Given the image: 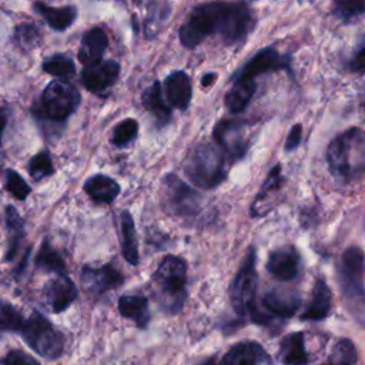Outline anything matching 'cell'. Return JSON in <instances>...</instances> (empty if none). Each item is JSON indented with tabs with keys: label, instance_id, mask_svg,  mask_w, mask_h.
Segmentation results:
<instances>
[{
	"label": "cell",
	"instance_id": "obj_22",
	"mask_svg": "<svg viewBox=\"0 0 365 365\" xmlns=\"http://www.w3.org/2000/svg\"><path fill=\"white\" fill-rule=\"evenodd\" d=\"M34 9L47 21V24L57 31L68 29L77 17V9L74 6L51 7L44 3H34Z\"/></svg>",
	"mask_w": 365,
	"mask_h": 365
},
{
	"label": "cell",
	"instance_id": "obj_30",
	"mask_svg": "<svg viewBox=\"0 0 365 365\" xmlns=\"http://www.w3.org/2000/svg\"><path fill=\"white\" fill-rule=\"evenodd\" d=\"M44 73L57 77V78H64V81H67L68 78H71L76 74V66L73 63V60L66 56V54H53L50 57H47L43 64H41Z\"/></svg>",
	"mask_w": 365,
	"mask_h": 365
},
{
	"label": "cell",
	"instance_id": "obj_7",
	"mask_svg": "<svg viewBox=\"0 0 365 365\" xmlns=\"http://www.w3.org/2000/svg\"><path fill=\"white\" fill-rule=\"evenodd\" d=\"M365 134L359 128H349L335 137L327 148V163L331 174L339 181H348L354 175L352 170V151Z\"/></svg>",
	"mask_w": 365,
	"mask_h": 365
},
{
	"label": "cell",
	"instance_id": "obj_27",
	"mask_svg": "<svg viewBox=\"0 0 365 365\" xmlns=\"http://www.w3.org/2000/svg\"><path fill=\"white\" fill-rule=\"evenodd\" d=\"M121 251L125 261L131 265L138 264V244L135 225L131 214L128 211L121 212Z\"/></svg>",
	"mask_w": 365,
	"mask_h": 365
},
{
	"label": "cell",
	"instance_id": "obj_3",
	"mask_svg": "<svg viewBox=\"0 0 365 365\" xmlns=\"http://www.w3.org/2000/svg\"><path fill=\"white\" fill-rule=\"evenodd\" d=\"M187 264L175 255H165L155 272L153 274V285L157 298L164 309L177 312L181 309L185 299Z\"/></svg>",
	"mask_w": 365,
	"mask_h": 365
},
{
	"label": "cell",
	"instance_id": "obj_38",
	"mask_svg": "<svg viewBox=\"0 0 365 365\" xmlns=\"http://www.w3.org/2000/svg\"><path fill=\"white\" fill-rule=\"evenodd\" d=\"M153 10H150V17L145 21V33L148 37L155 36V33L160 30V26L164 20H167L170 14L168 4L165 3H155L153 4Z\"/></svg>",
	"mask_w": 365,
	"mask_h": 365
},
{
	"label": "cell",
	"instance_id": "obj_21",
	"mask_svg": "<svg viewBox=\"0 0 365 365\" xmlns=\"http://www.w3.org/2000/svg\"><path fill=\"white\" fill-rule=\"evenodd\" d=\"M262 305L271 315L289 318L297 312L299 307V298L291 292L272 289L264 295Z\"/></svg>",
	"mask_w": 365,
	"mask_h": 365
},
{
	"label": "cell",
	"instance_id": "obj_24",
	"mask_svg": "<svg viewBox=\"0 0 365 365\" xmlns=\"http://www.w3.org/2000/svg\"><path fill=\"white\" fill-rule=\"evenodd\" d=\"M257 84L252 80L234 78L231 88L225 94V107L231 114H238L245 110L255 93Z\"/></svg>",
	"mask_w": 365,
	"mask_h": 365
},
{
	"label": "cell",
	"instance_id": "obj_26",
	"mask_svg": "<svg viewBox=\"0 0 365 365\" xmlns=\"http://www.w3.org/2000/svg\"><path fill=\"white\" fill-rule=\"evenodd\" d=\"M6 227H7V234H9L6 261H13L19 252L21 240L26 235L24 221L13 205L6 207Z\"/></svg>",
	"mask_w": 365,
	"mask_h": 365
},
{
	"label": "cell",
	"instance_id": "obj_12",
	"mask_svg": "<svg viewBox=\"0 0 365 365\" xmlns=\"http://www.w3.org/2000/svg\"><path fill=\"white\" fill-rule=\"evenodd\" d=\"M80 281L87 292L98 295L120 287L124 277L113 264H106L98 268L86 265L81 268Z\"/></svg>",
	"mask_w": 365,
	"mask_h": 365
},
{
	"label": "cell",
	"instance_id": "obj_18",
	"mask_svg": "<svg viewBox=\"0 0 365 365\" xmlns=\"http://www.w3.org/2000/svg\"><path fill=\"white\" fill-rule=\"evenodd\" d=\"M164 90L168 103L178 108L187 110L191 101V80L184 71H173L164 81Z\"/></svg>",
	"mask_w": 365,
	"mask_h": 365
},
{
	"label": "cell",
	"instance_id": "obj_39",
	"mask_svg": "<svg viewBox=\"0 0 365 365\" xmlns=\"http://www.w3.org/2000/svg\"><path fill=\"white\" fill-rule=\"evenodd\" d=\"M281 181H282V177H281V164H277L268 174V177L265 178L264 184L261 185L257 197H255V201L252 204V207H255L257 204H259L264 198H267V195L271 192V191H275L281 187Z\"/></svg>",
	"mask_w": 365,
	"mask_h": 365
},
{
	"label": "cell",
	"instance_id": "obj_17",
	"mask_svg": "<svg viewBox=\"0 0 365 365\" xmlns=\"http://www.w3.org/2000/svg\"><path fill=\"white\" fill-rule=\"evenodd\" d=\"M108 46V37L101 27H93L87 30L81 37L78 48V60L84 66H90L101 61V57Z\"/></svg>",
	"mask_w": 365,
	"mask_h": 365
},
{
	"label": "cell",
	"instance_id": "obj_43",
	"mask_svg": "<svg viewBox=\"0 0 365 365\" xmlns=\"http://www.w3.org/2000/svg\"><path fill=\"white\" fill-rule=\"evenodd\" d=\"M7 120H9V108L0 107V145H1V138H3V133L6 128Z\"/></svg>",
	"mask_w": 365,
	"mask_h": 365
},
{
	"label": "cell",
	"instance_id": "obj_31",
	"mask_svg": "<svg viewBox=\"0 0 365 365\" xmlns=\"http://www.w3.org/2000/svg\"><path fill=\"white\" fill-rule=\"evenodd\" d=\"M24 319L23 314L14 305L0 299V332H20Z\"/></svg>",
	"mask_w": 365,
	"mask_h": 365
},
{
	"label": "cell",
	"instance_id": "obj_11",
	"mask_svg": "<svg viewBox=\"0 0 365 365\" xmlns=\"http://www.w3.org/2000/svg\"><path fill=\"white\" fill-rule=\"evenodd\" d=\"M244 120H222L214 128V140L231 160H240L247 151Z\"/></svg>",
	"mask_w": 365,
	"mask_h": 365
},
{
	"label": "cell",
	"instance_id": "obj_5",
	"mask_svg": "<svg viewBox=\"0 0 365 365\" xmlns=\"http://www.w3.org/2000/svg\"><path fill=\"white\" fill-rule=\"evenodd\" d=\"M80 100V93L71 83L53 80L43 90L40 103L33 107V113L44 121L64 123L77 110Z\"/></svg>",
	"mask_w": 365,
	"mask_h": 365
},
{
	"label": "cell",
	"instance_id": "obj_2",
	"mask_svg": "<svg viewBox=\"0 0 365 365\" xmlns=\"http://www.w3.org/2000/svg\"><path fill=\"white\" fill-rule=\"evenodd\" d=\"M336 279L344 304L354 319L365 327V254L359 247H348L336 267Z\"/></svg>",
	"mask_w": 365,
	"mask_h": 365
},
{
	"label": "cell",
	"instance_id": "obj_14",
	"mask_svg": "<svg viewBox=\"0 0 365 365\" xmlns=\"http://www.w3.org/2000/svg\"><path fill=\"white\" fill-rule=\"evenodd\" d=\"M44 299L54 314L66 311L77 298L78 291L76 284L68 278L67 274L56 275L48 279L43 289Z\"/></svg>",
	"mask_w": 365,
	"mask_h": 365
},
{
	"label": "cell",
	"instance_id": "obj_46",
	"mask_svg": "<svg viewBox=\"0 0 365 365\" xmlns=\"http://www.w3.org/2000/svg\"><path fill=\"white\" fill-rule=\"evenodd\" d=\"M324 365H328V364H324Z\"/></svg>",
	"mask_w": 365,
	"mask_h": 365
},
{
	"label": "cell",
	"instance_id": "obj_40",
	"mask_svg": "<svg viewBox=\"0 0 365 365\" xmlns=\"http://www.w3.org/2000/svg\"><path fill=\"white\" fill-rule=\"evenodd\" d=\"M0 365H40V364L27 352L20 349H13L0 359Z\"/></svg>",
	"mask_w": 365,
	"mask_h": 365
},
{
	"label": "cell",
	"instance_id": "obj_34",
	"mask_svg": "<svg viewBox=\"0 0 365 365\" xmlns=\"http://www.w3.org/2000/svg\"><path fill=\"white\" fill-rule=\"evenodd\" d=\"M40 40H41V33H40V30L36 26H33L30 23H23V24L16 27L14 41L23 50L29 51V50L37 47Z\"/></svg>",
	"mask_w": 365,
	"mask_h": 365
},
{
	"label": "cell",
	"instance_id": "obj_41",
	"mask_svg": "<svg viewBox=\"0 0 365 365\" xmlns=\"http://www.w3.org/2000/svg\"><path fill=\"white\" fill-rule=\"evenodd\" d=\"M301 140H302V125L301 124H295L288 137H287V141H285V150L287 151H291V150H295L299 144H301Z\"/></svg>",
	"mask_w": 365,
	"mask_h": 365
},
{
	"label": "cell",
	"instance_id": "obj_44",
	"mask_svg": "<svg viewBox=\"0 0 365 365\" xmlns=\"http://www.w3.org/2000/svg\"><path fill=\"white\" fill-rule=\"evenodd\" d=\"M215 77H217V76H215V74H211V73L205 74V76L202 77V86H204V87H208L210 84L214 83V78H215Z\"/></svg>",
	"mask_w": 365,
	"mask_h": 365
},
{
	"label": "cell",
	"instance_id": "obj_20",
	"mask_svg": "<svg viewBox=\"0 0 365 365\" xmlns=\"http://www.w3.org/2000/svg\"><path fill=\"white\" fill-rule=\"evenodd\" d=\"M331 309V291L327 282L319 278L317 279L314 289H312V297L311 301L301 315V319L305 321H321L328 317Z\"/></svg>",
	"mask_w": 365,
	"mask_h": 365
},
{
	"label": "cell",
	"instance_id": "obj_33",
	"mask_svg": "<svg viewBox=\"0 0 365 365\" xmlns=\"http://www.w3.org/2000/svg\"><path fill=\"white\" fill-rule=\"evenodd\" d=\"M356 359L358 354L352 341L342 338L335 344L328 365H355Z\"/></svg>",
	"mask_w": 365,
	"mask_h": 365
},
{
	"label": "cell",
	"instance_id": "obj_4",
	"mask_svg": "<svg viewBox=\"0 0 365 365\" xmlns=\"http://www.w3.org/2000/svg\"><path fill=\"white\" fill-rule=\"evenodd\" d=\"M184 171L188 180L197 187L204 190L214 188L225 178L224 153L215 144H200L188 154Z\"/></svg>",
	"mask_w": 365,
	"mask_h": 365
},
{
	"label": "cell",
	"instance_id": "obj_28",
	"mask_svg": "<svg viewBox=\"0 0 365 365\" xmlns=\"http://www.w3.org/2000/svg\"><path fill=\"white\" fill-rule=\"evenodd\" d=\"M141 101H143V106L145 107V110L150 111L157 118L158 123L164 124L170 120L171 111L163 98V91H161V86L158 81H154L150 87H147L143 91Z\"/></svg>",
	"mask_w": 365,
	"mask_h": 365
},
{
	"label": "cell",
	"instance_id": "obj_16",
	"mask_svg": "<svg viewBox=\"0 0 365 365\" xmlns=\"http://www.w3.org/2000/svg\"><path fill=\"white\" fill-rule=\"evenodd\" d=\"M268 359L269 356L259 344L245 341L234 345L224 355L220 365H262Z\"/></svg>",
	"mask_w": 365,
	"mask_h": 365
},
{
	"label": "cell",
	"instance_id": "obj_35",
	"mask_svg": "<svg viewBox=\"0 0 365 365\" xmlns=\"http://www.w3.org/2000/svg\"><path fill=\"white\" fill-rule=\"evenodd\" d=\"M137 133H138V123L134 118H125L114 127L111 143L115 147H124L137 137Z\"/></svg>",
	"mask_w": 365,
	"mask_h": 365
},
{
	"label": "cell",
	"instance_id": "obj_6",
	"mask_svg": "<svg viewBox=\"0 0 365 365\" xmlns=\"http://www.w3.org/2000/svg\"><path fill=\"white\" fill-rule=\"evenodd\" d=\"M24 342L40 356L46 359H57L64 349L63 334L38 311H33L19 332Z\"/></svg>",
	"mask_w": 365,
	"mask_h": 365
},
{
	"label": "cell",
	"instance_id": "obj_19",
	"mask_svg": "<svg viewBox=\"0 0 365 365\" xmlns=\"http://www.w3.org/2000/svg\"><path fill=\"white\" fill-rule=\"evenodd\" d=\"M84 191L97 204H110L120 194L118 182L104 174H96L86 180Z\"/></svg>",
	"mask_w": 365,
	"mask_h": 365
},
{
	"label": "cell",
	"instance_id": "obj_8",
	"mask_svg": "<svg viewBox=\"0 0 365 365\" xmlns=\"http://www.w3.org/2000/svg\"><path fill=\"white\" fill-rule=\"evenodd\" d=\"M255 250L250 248L231 285V302L238 315H245L255 308L254 297L257 287Z\"/></svg>",
	"mask_w": 365,
	"mask_h": 365
},
{
	"label": "cell",
	"instance_id": "obj_13",
	"mask_svg": "<svg viewBox=\"0 0 365 365\" xmlns=\"http://www.w3.org/2000/svg\"><path fill=\"white\" fill-rule=\"evenodd\" d=\"M118 74L120 64L114 60H104L86 66L81 73V81L88 91L103 94L115 83Z\"/></svg>",
	"mask_w": 365,
	"mask_h": 365
},
{
	"label": "cell",
	"instance_id": "obj_37",
	"mask_svg": "<svg viewBox=\"0 0 365 365\" xmlns=\"http://www.w3.org/2000/svg\"><path fill=\"white\" fill-rule=\"evenodd\" d=\"M365 13V1H335L334 14L342 21H351L352 19Z\"/></svg>",
	"mask_w": 365,
	"mask_h": 365
},
{
	"label": "cell",
	"instance_id": "obj_1",
	"mask_svg": "<svg viewBox=\"0 0 365 365\" xmlns=\"http://www.w3.org/2000/svg\"><path fill=\"white\" fill-rule=\"evenodd\" d=\"M254 13L245 3L212 1L195 6L178 30L182 46L192 48L218 33L225 46L242 43L254 27Z\"/></svg>",
	"mask_w": 365,
	"mask_h": 365
},
{
	"label": "cell",
	"instance_id": "obj_36",
	"mask_svg": "<svg viewBox=\"0 0 365 365\" xmlns=\"http://www.w3.org/2000/svg\"><path fill=\"white\" fill-rule=\"evenodd\" d=\"M6 190L20 201L26 200L31 192L30 185L24 181V178L16 170L6 171Z\"/></svg>",
	"mask_w": 365,
	"mask_h": 365
},
{
	"label": "cell",
	"instance_id": "obj_25",
	"mask_svg": "<svg viewBox=\"0 0 365 365\" xmlns=\"http://www.w3.org/2000/svg\"><path fill=\"white\" fill-rule=\"evenodd\" d=\"M278 354L284 365H307L308 355L304 346V334L294 332L285 335L279 344Z\"/></svg>",
	"mask_w": 365,
	"mask_h": 365
},
{
	"label": "cell",
	"instance_id": "obj_29",
	"mask_svg": "<svg viewBox=\"0 0 365 365\" xmlns=\"http://www.w3.org/2000/svg\"><path fill=\"white\" fill-rule=\"evenodd\" d=\"M34 262H36L37 268H41L46 272H54L56 275L67 274L64 259L61 258L58 251L51 247L48 240H44L41 242Z\"/></svg>",
	"mask_w": 365,
	"mask_h": 365
},
{
	"label": "cell",
	"instance_id": "obj_45",
	"mask_svg": "<svg viewBox=\"0 0 365 365\" xmlns=\"http://www.w3.org/2000/svg\"><path fill=\"white\" fill-rule=\"evenodd\" d=\"M201 365H218L217 362H215V359H212V358H210V359H207L204 364H201Z\"/></svg>",
	"mask_w": 365,
	"mask_h": 365
},
{
	"label": "cell",
	"instance_id": "obj_42",
	"mask_svg": "<svg viewBox=\"0 0 365 365\" xmlns=\"http://www.w3.org/2000/svg\"><path fill=\"white\" fill-rule=\"evenodd\" d=\"M349 68L352 71H359L364 73L365 71V44L356 51V54L354 56V58L349 63Z\"/></svg>",
	"mask_w": 365,
	"mask_h": 365
},
{
	"label": "cell",
	"instance_id": "obj_9",
	"mask_svg": "<svg viewBox=\"0 0 365 365\" xmlns=\"http://www.w3.org/2000/svg\"><path fill=\"white\" fill-rule=\"evenodd\" d=\"M164 201L167 208L180 217L195 215L200 210V195L174 174L164 180Z\"/></svg>",
	"mask_w": 365,
	"mask_h": 365
},
{
	"label": "cell",
	"instance_id": "obj_23",
	"mask_svg": "<svg viewBox=\"0 0 365 365\" xmlns=\"http://www.w3.org/2000/svg\"><path fill=\"white\" fill-rule=\"evenodd\" d=\"M118 311L124 318L134 321L138 328H145L150 321L148 301L143 295H121L118 298Z\"/></svg>",
	"mask_w": 365,
	"mask_h": 365
},
{
	"label": "cell",
	"instance_id": "obj_10",
	"mask_svg": "<svg viewBox=\"0 0 365 365\" xmlns=\"http://www.w3.org/2000/svg\"><path fill=\"white\" fill-rule=\"evenodd\" d=\"M275 70H287L291 73L289 56L279 54L274 47H265L257 51L245 63V66L235 74L234 78L255 81L254 78L257 76H261L268 71H275Z\"/></svg>",
	"mask_w": 365,
	"mask_h": 365
},
{
	"label": "cell",
	"instance_id": "obj_32",
	"mask_svg": "<svg viewBox=\"0 0 365 365\" xmlns=\"http://www.w3.org/2000/svg\"><path fill=\"white\" fill-rule=\"evenodd\" d=\"M29 174L34 181H41L46 177H50L54 174V165L50 157L48 151H40L36 155H33L27 165Z\"/></svg>",
	"mask_w": 365,
	"mask_h": 365
},
{
	"label": "cell",
	"instance_id": "obj_15",
	"mask_svg": "<svg viewBox=\"0 0 365 365\" xmlns=\"http://www.w3.org/2000/svg\"><path fill=\"white\" fill-rule=\"evenodd\" d=\"M268 272L278 281H291L301 271V257L295 247L285 245L272 251L267 261Z\"/></svg>",
	"mask_w": 365,
	"mask_h": 365
}]
</instances>
